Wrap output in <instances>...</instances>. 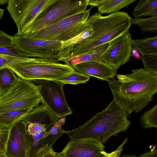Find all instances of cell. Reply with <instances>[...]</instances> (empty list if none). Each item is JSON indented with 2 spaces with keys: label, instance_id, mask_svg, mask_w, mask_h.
Returning a JSON list of instances; mask_svg holds the SVG:
<instances>
[{
  "label": "cell",
  "instance_id": "d6986e66",
  "mask_svg": "<svg viewBox=\"0 0 157 157\" xmlns=\"http://www.w3.org/2000/svg\"><path fill=\"white\" fill-rule=\"evenodd\" d=\"M132 47L142 56L157 54V36L132 40Z\"/></svg>",
  "mask_w": 157,
  "mask_h": 157
},
{
  "label": "cell",
  "instance_id": "4dcf8cb0",
  "mask_svg": "<svg viewBox=\"0 0 157 157\" xmlns=\"http://www.w3.org/2000/svg\"><path fill=\"white\" fill-rule=\"evenodd\" d=\"M65 118L58 119L55 124L52 126L48 132L50 135L55 136L61 135H62L64 133V130L62 126L65 123Z\"/></svg>",
  "mask_w": 157,
  "mask_h": 157
},
{
  "label": "cell",
  "instance_id": "7402d4cb",
  "mask_svg": "<svg viewBox=\"0 0 157 157\" xmlns=\"http://www.w3.org/2000/svg\"><path fill=\"white\" fill-rule=\"evenodd\" d=\"M136 0H104L98 6V12L101 14L113 13L119 12L124 7H127Z\"/></svg>",
  "mask_w": 157,
  "mask_h": 157
},
{
  "label": "cell",
  "instance_id": "3957f363",
  "mask_svg": "<svg viewBox=\"0 0 157 157\" xmlns=\"http://www.w3.org/2000/svg\"><path fill=\"white\" fill-rule=\"evenodd\" d=\"M132 18L125 12L119 11L103 16L96 12L89 16L87 21L93 27V35L76 47L71 54L86 52L98 46L108 43L129 31Z\"/></svg>",
  "mask_w": 157,
  "mask_h": 157
},
{
  "label": "cell",
  "instance_id": "f546056e",
  "mask_svg": "<svg viewBox=\"0 0 157 157\" xmlns=\"http://www.w3.org/2000/svg\"><path fill=\"white\" fill-rule=\"evenodd\" d=\"M9 128L0 127V153L6 152Z\"/></svg>",
  "mask_w": 157,
  "mask_h": 157
},
{
  "label": "cell",
  "instance_id": "6da1fadb",
  "mask_svg": "<svg viewBox=\"0 0 157 157\" xmlns=\"http://www.w3.org/2000/svg\"><path fill=\"white\" fill-rule=\"evenodd\" d=\"M108 82L113 99L126 113L139 112L151 101L157 92V75L144 69L131 74L117 75Z\"/></svg>",
  "mask_w": 157,
  "mask_h": 157
},
{
  "label": "cell",
  "instance_id": "ab89813d",
  "mask_svg": "<svg viewBox=\"0 0 157 157\" xmlns=\"http://www.w3.org/2000/svg\"><path fill=\"white\" fill-rule=\"evenodd\" d=\"M0 157H9L6 152L0 153Z\"/></svg>",
  "mask_w": 157,
  "mask_h": 157
},
{
  "label": "cell",
  "instance_id": "9c48e42d",
  "mask_svg": "<svg viewBox=\"0 0 157 157\" xmlns=\"http://www.w3.org/2000/svg\"><path fill=\"white\" fill-rule=\"evenodd\" d=\"M31 81L34 82H32L36 86L39 92L41 102L57 119L65 118L73 113L65 98L63 84L53 80L39 79Z\"/></svg>",
  "mask_w": 157,
  "mask_h": 157
},
{
  "label": "cell",
  "instance_id": "60d3db41",
  "mask_svg": "<svg viewBox=\"0 0 157 157\" xmlns=\"http://www.w3.org/2000/svg\"><path fill=\"white\" fill-rule=\"evenodd\" d=\"M56 157H64L61 155L59 153H57Z\"/></svg>",
  "mask_w": 157,
  "mask_h": 157
},
{
  "label": "cell",
  "instance_id": "52a82bcc",
  "mask_svg": "<svg viewBox=\"0 0 157 157\" xmlns=\"http://www.w3.org/2000/svg\"><path fill=\"white\" fill-rule=\"evenodd\" d=\"M58 0H9L7 9L17 27V33L22 34L39 16Z\"/></svg>",
  "mask_w": 157,
  "mask_h": 157
},
{
  "label": "cell",
  "instance_id": "d6a6232c",
  "mask_svg": "<svg viewBox=\"0 0 157 157\" xmlns=\"http://www.w3.org/2000/svg\"><path fill=\"white\" fill-rule=\"evenodd\" d=\"M121 157H157V149L154 147L150 150L138 156L134 155L124 154Z\"/></svg>",
  "mask_w": 157,
  "mask_h": 157
},
{
  "label": "cell",
  "instance_id": "cb8c5ba5",
  "mask_svg": "<svg viewBox=\"0 0 157 157\" xmlns=\"http://www.w3.org/2000/svg\"><path fill=\"white\" fill-rule=\"evenodd\" d=\"M141 126L144 129L157 127V105L145 111L140 119Z\"/></svg>",
  "mask_w": 157,
  "mask_h": 157
},
{
  "label": "cell",
  "instance_id": "7c38bea8",
  "mask_svg": "<svg viewBox=\"0 0 157 157\" xmlns=\"http://www.w3.org/2000/svg\"><path fill=\"white\" fill-rule=\"evenodd\" d=\"M104 148L103 144L95 139L70 140L59 153L64 157H105L108 153Z\"/></svg>",
  "mask_w": 157,
  "mask_h": 157
},
{
  "label": "cell",
  "instance_id": "8fae6325",
  "mask_svg": "<svg viewBox=\"0 0 157 157\" xmlns=\"http://www.w3.org/2000/svg\"><path fill=\"white\" fill-rule=\"evenodd\" d=\"M132 39L129 31L112 40L102 55V60L117 70L127 62L131 56Z\"/></svg>",
  "mask_w": 157,
  "mask_h": 157
},
{
  "label": "cell",
  "instance_id": "ac0fdd59",
  "mask_svg": "<svg viewBox=\"0 0 157 157\" xmlns=\"http://www.w3.org/2000/svg\"><path fill=\"white\" fill-rule=\"evenodd\" d=\"M94 33L93 27L90 25L85 30L79 34L69 40L63 41L58 53L59 58L68 56L75 48L91 37Z\"/></svg>",
  "mask_w": 157,
  "mask_h": 157
},
{
  "label": "cell",
  "instance_id": "ffe728a7",
  "mask_svg": "<svg viewBox=\"0 0 157 157\" xmlns=\"http://www.w3.org/2000/svg\"><path fill=\"white\" fill-rule=\"evenodd\" d=\"M33 108L13 110L0 115V127L10 128L15 123L22 120Z\"/></svg>",
  "mask_w": 157,
  "mask_h": 157
},
{
  "label": "cell",
  "instance_id": "1f68e13d",
  "mask_svg": "<svg viewBox=\"0 0 157 157\" xmlns=\"http://www.w3.org/2000/svg\"><path fill=\"white\" fill-rule=\"evenodd\" d=\"M14 45L13 36L0 30V46H11Z\"/></svg>",
  "mask_w": 157,
  "mask_h": 157
},
{
  "label": "cell",
  "instance_id": "8992f818",
  "mask_svg": "<svg viewBox=\"0 0 157 157\" xmlns=\"http://www.w3.org/2000/svg\"><path fill=\"white\" fill-rule=\"evenodd\" d=\"M41 101L36 86L31 81L18 77L13 87L0 95V115L13 110L34 108Z\"/></svg>",
  "mask_w": 157,
  "mask_h": 157
},
{
  "label": "cell",
  "instance_id": "4316f807",
  "mask_svg": "<svg viewBox=\"0 0 157 157\" xmlns=\"http://www.w3.org/2000/svg\"><path fill=\"white\" fill-rule=\"evenodd\" d=\"M37 58L19 57L0 54V69L22 62L34 60Z\"/></svg>",
  "mask_w": 157,
  "mask_h": 157
},
{
  "label": "cell",
  "instance_id": "7a4b0ae2",
  "mask_svg": "<svg viewBox=\"0 0 157 157\" xmlns=\"http://www.w3.org/2000/svg\"><path fill=\"white\" fill-rule=\"evenodd\" d=\"M130 125L126 113L113 99L105 109L83 125L63 132L70 140L92 139L103 144L111 137L127 130Z\"/></svg>",
  "mask_w": 157,
  "mask_h": 157
},
{
  "label": "cell",
  "instance_id": "83f0119b",
  "mask_svg": "<svg viewBox=\"0 0 157 157\" xmlns=\"http://www.w3.org/2000/svg\"><path fill=\"white\" fill-rule=\"evenodd\" d=\"M141 59L145 71L157 75V54L142 56Z\"/></svg>",
  "mask_w": 157,
  "mask_h": 157
},
{
  "label": "cell",
  "instance_id": "4fadbf2b",
  "mask_svg": "<svg viewBox=\"0 0 157 157\" xmlns=\"http://www.w3.org/2000/svg\"><path fill=\"white\" fill-rule=\"evenodd\" d=\"M27 127L26 123L21 120L9 128L6 151L9 157H27Z\"/></svg>",
  "mask_w": 157,
  "mask_h": 157
},
{
  "label": "cell",
  "instance_id": "d590c367",
  "mask_svg": "<svg viewBox=\"0 0 157 157\" xmlns=\"http://www.w3.org/2000/svg\"><path fill=\"white\" fill-rule=\"evenodd\" d=\"M104 0H89V5L93 8L94 7H98L103 2Z\"/></svg>",
  "mask_w": 157,
  "mask_h": 157
},
{
  "label": "cell",
  "instance_id": "5b68a950",
  "mask_svg": "<svg viewBox=\"0 0 157 157\" xmlns=\"http://www.w3.org/2000/svg\"><path fill=\"white\" fill-rule=\"evenodd\" d=\"M9 67L19 78L29 81L56 80L75 71L73 68L60 63L57 59L38 58L33 61L14 63Z\"/></svg>",
  "mask_w": 157,
  "mask_h": 157
},
{
  "label": "cell",
  "instance_id": "603a6c76",
  "mask_svg": "<svg viewBox=\"0 0 157 157\" xmlns=\"http://www.w3.org/2000/svg\"><path fill=\"white\" fill-rule=\"evenodd\" d=\"M18 78L9 67L0 69V95L13 87L17 82Z\"/></svg>",
  "mask_w": 157,
  "mask_h": 157
},
{
  "label": "cell",
  "instance_id": "8d00e7d4",
  "mask_svg": "<svg viewBox=\"0 0 157 157\" xmlns=\"http://www.w3.org/2000/svg\"><path fill=\"white\" fill-rule=\"evenodd\" d=\"M131 56L138 59H141V57L139 53L133 48H132L131 50Z\"/></svg>",
  "mask_w": 157,
  "mask_h": 157
},
{
  "label": "cell",
  "instance_id": "5bb4252c",
  "mask_svg": "<svg viewBox=\"0 0 157 157\" xmlns=\"http://www.w3.org/2000/svg\"><path fill=\"white\" fill-rule=\"evenodd\" d=\"M62 135H50L47 131L29 135L27 133V157H40Z\"/></svg>",
  "mask_w": 157,
  "mask_h": 157
},
{
  "label": "cell",
  "instance_id": "f1b7e54d",
  "mask_svg": "<svg viewBox=\"0 0 157 157\" xmlns=\"http://www.w3.org/2000/svg\"><path fill=\"white\" fill-rule=\"evenodd\" d=\"M0 54L19 57H28L26 54L14 45L11 46H0Z\"/></svg>",
  "mask_w": 157,
  "mask_h": 157
},
{
  "label": "cell",
  "instance_id": "f35d334b",
  "mask_svg": "<svg viewBox=\"0 0 157 157\" xmlns=\"http://www.w3.org/2000/svg\"><path fill=\"white\" fill-rule=\"evenodd\" d=\"M4 13V10L0 8V19H2Z\"/></svg>",
  "mask_w": 157,
  "mask_h": 157
},
{
  "label": "cell",
  "instance_id": "484cf974",
  "mask_svg": "<svg viewBox=\"0 0 157 157\" xmlns=\"http://www.w3.org/2000/svg\"><path fill=\"white\" fill-rule=\"evenodd\" d=\"M90 78L81 73L75 71L56 80L63 85L71 84L76 85L84 83L88 81Z\"/></svg>",
  "mask_w": 157,
  "mask_h": 157
},
{
  "label": "cell",
  "instance_id": "ba28073f",
  "mask_svg": "<svg viewBox=\"0 0 157 157\" xmlns=\"http://www.w3.org/2000/svg\"><path fill=\"white\" fill-rule=\"evenodd\" d=\"M89 0H58L39 16L22 34L29 33L49 25L66 17L85 10Z\"/></svg>",
  "mask_w": 157,
  "mask_h": 157
},
{
  "label": "cell",
  "instance_id": "e0dca14e",
  "mask_svg": "<svg viewBox=\"0 0 157 157\" xmlns=\"http://www.w3.org/2000/svg\"><path fill=\"white\" fill-rule=\"evenodd\" d=\"M108 43L98 46L86 52L73 55L70 54L67 57L59 58L65 64L73 68L76 65L83 63L103 60L101 56L107 48Z\"/></svg>",
  "mask_w": 157,
  "mask_h": 157
},
{
  "label": "cell",
  "instance_id": "e575fe53",
  "mask_svg": "<svg viewBox=\"0 0 157 157\" xmlns=\"http://www.w3.org/2000/svg\"><path fill=\"white\" fill-rule=\"evenodd\" d=\"M57 153L55 152L52 147L44 153L40 157H56Z\"/></svg>",
  "mask_w": 157,
  "mask_h": 157
},
{
  "label": "cell",
  "instance_id": "2e32d148",
  "mask_svg": "<svg viewBox=\"0 0 157 157\" xmlns=\"http://www.w3.org/2000/svg\"><path fill=\"white\" fill-rule=\"evenodd\" d=\"M57 120L49 109L42 104L33 108L22 120L27 125L30 124L44 125L48 132Z\"/></svg>",
  "mask_w": 157,
  "mask_h": 157
},
{
  "label": "cell",
  "instance_id": "9a60e30c",
  "mask_svg": "<svg viewBox=\"0 0 157 157\" xmlns=\"http://www.w3.org/2000/svg\"><path fill=\"white\" fill-rule=\"evenodd\" d=\"M73 68L89 77L92 76L107 81L117 75V70L103 60L80 63Z\"/></svg>",
  "mask_w": 157,
  "mask_h": 157
},
{
  "label": "cell",
  "instance_id": "d4e9b609",
  "mask_svg": "<svg viewBox=\"0 0 157 157\" xmlns=\"http://www.w3.org/2000/svg\"><path fill=\"white\" fill-rule=\"evenodd\" d=\"M132 24L138 25L143 33L156 32L157 30V16L148 18H132Z\"/></svg>",
  "mask_w": 157,
  "mask_h": 157
},
{
  "label": "cell",
  "instance_id": "30bf717a",
  "mask_svg": "<svg viewBox=\"0 0 157 157\" xmlns=\"http://www.w3.org/2000/svg\"><path fill=\"white\" fill-rule=\"evenodd\" d=\"M13 36L14 45L28 57L59 58L58 53L63 41L33 39L17 33Z\"/></svg>",
  "mask_w": 157,
  "mask_h": 157
},
{
  "label": "cell",
  "instance_id": "44dd1931",
  "mask_svg": "<svg viewBox=\"0 0 157 157\" xmlns=\"http://www.w3.org/2000/svg\"><path fill=\"white\" fill-rule=\"evenodd\" d=\"M134 19L157 16V0H140L133 9Z\"/></svg>",
  "mask_w": 157,
  "mask_h": 157
},
{
  "label": "cell",
  "instance_id": "277c9868",
  "mask_svg": "<svg viewBox=\"0 0 157 157\" xmlns=\"http://www.w3.org/2000/svg\"><path fill=\"white\" fill-rule=\"evenodd\" d=\"M90 7L31 33L23 34L33 39L65 41L79 34L90 26L87 21Z\"/></svg>",
  "mask_w": 157,
  "mask_h": 157
},
{
  "label": "cell",
  "instance_id": "836d02e7",
  "mask_svg": "<svg viewBox=\"0 0 157 157\" xmlns=\"http://www.w3.org/2000/svg\"><path fill=\"white\" fill-rule=\"evenodd\" d=\"M127 140L128 138L126 137L115 150L110 153H108L105 157H120L123 151L124 146L127 142Z\"/></svg>",
  "mask_w": 157,
  "mask_h": 157
},
{
  "label": "cell",
  "instance_id": "74e56055",
  "mask_svg": "<svg viewBox=\"0 0 157 157\" xmlns=\"http://www.w3.org/2000/svg\"><path fill=\"white\" fill-rule=\"evenodd\" d=\"M9 0H0V4L3 5L8 3Z\"/></svg>",
  "mask_w": 157,
  "mask_h": 157
}]
</instances>
